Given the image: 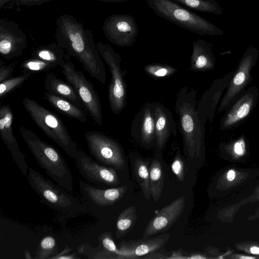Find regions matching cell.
<instances>
[{
    "instance_id": "11",
    "label": "cell",
    "mask_w": 259,
    "mask_h": 259,
    "mask_svg": "<svg viewBox=\"0 0 259 259\" xmlns=\"http://www.w3.org/2000/svg\"><path fill=\"white\" fill-rule=\"evenodd\" d=\"M185 200V197L182 195L161 208L148 223L143 237H150L169 230L183 211Z\"/></svg>"
},
{
    "instance_id": "13",
    "label": "cell",
    "mask_w": 259,
    "mask_h": 259,
    "mask_svg": "<svg viewBox=\"0 0 259 259\" xmlns=\"http://www.w3.org/2000/svg\"><path fill=\"white\" fill-rule=\"evenodd\" d=\"M131 134L135 140L144 147L150 148L156 144L152 103H146L135 116L131 124Z\"/></svg>"
},
{
    "instance_id": "19",
    "label": "cell",
    "mask_w": 259,
    "mask_h": 259,
    "mask_svg": "<svg viewBox=\"0 0 259 259\" xmlns=\"http://www.w3.org/2000/svg\"><path fill=\"white\" fill-rule=\"evenodd\" d=\"M213 56L211 45L201 39L192 43L190 69L193 71H202L213 67Z\"/></svg>"
},
{
    "instance_id": "9",
    "label": "cell",
    "mask_w": 259,
    "mask_h": 259,
    "mask_svg": "<svg viewBox=\"0 0 259 259\" xmlns=\"http://www.w3.org/2000/svg\"><path fill=\"white\" fill-rule=\"evenodd\" d=\"M75 160L80 175L88 182L99 186L119 184V178L114 167L100 164L82 150L78 151Z\"/></svg>"
},
{
    "instance_id": "28",
    "label": "cell",
    "mask_w": 259,
    "mask_h": 259,
    "mask_svg": "<svg viewBox=\"0 0 259 259\" xmlns=\"http://www.w3.org/2000/svg\"><path fill=\"white\" fill-rule=\"evenodd\" d=\"M32 56L44 61L50 62L57 66L64 61L62 51L56 47L40 48L35 51Z\"/></svg>"
},
{
    "instance_id": "42",
    "label": "cell",
    "mask_w": 259,
    "mask_h": 259,
    "mask_svg": "<svg viewBox=\"0 0 259 259\" xmlns=\"http://www.w3.org/2000/svg\"><path fill=\"white\" fill-rule=\"evenodd\" d=\"M254 257L252 256H241L240 257V258L241 259H248V258H254Z\"/></svg>"
},
{
    "instance_id": "38",
    "label": "cell",
    "mask_w": 259,
    "mask_h": 259,
    "mask_svg": "<svg viewBox=\"0 0 259 259\" xmlns=\"http://www.w3.org/2000/svg\"><path fill=\"white\" fill-rule=\"evenodd\" d=\"M235 172L233 170H230L227 175V179L230 181H232L235 178Z\"/></svg>"
},
{
    "instance_id": "33",
    "label": "cell",
    "mask_w": 259,
    "mask_h": 259,
    "mask_svg": "<svg viewBox=\"0 0 259 259\" xmlns=\"http://www.w3.org/2000/svg\"><path fill=\"white\" fill-rule=\"evenodd\" d=\"M71 248L67 245H65L64 248L60 252L54 256L52 259H77L80 258L77 256L75 252L70 253Z\"/></svg>"
},
{
    "instance_id": "6",
    "label": "cell",
    "mask_w": 259,
    "mask_h": 259,
    "mask_svg": "<svg viewBox=\"0 0 259 259\" xmlns=\"http://www.w3.org/2000/svg\"><path fill=\"white\" fill-rule=\"evenodd\" d=\"M60 66L66 81L75 89L83 107L94 122L101 126L103 123L101 103L93 84L72 62L63 61Z\"/></svg>"
},
{
    "instance_id": "10",
    "label": "cell",
    "mask_w": 259,
    "mask_h": 259,
    "mask_svg": "<svg viewBox=\"0 0 259 259\" xmlns=\"http://www.w3.org/2000/svg\"><path fill=\"white\" fill-rule=\"evenodd\" d=\"M108 39L119 47H129L134 44L139 30L135 19L128 14L110 16L105 25Z\"/></svg>"
},
{
    "instance_id": "1",
    "label": "cell",
    "mask_w": 259,
    "mask_h": 259,
    "mask_svg": "<svg viewBox=\"0 0 259 259\" xmlns=\"http://www.w3.org/2000/svg\"><path fill=\"white\" fill-rule=\"evenodd\" d=\"M197 103L196 91L185 86L178 93L175 106L184 152L191 159L200 155L203 143V123L197 110Z\"/></svg>"
},
{
    "instance_id": "30",
    "label": "cell",
    "mask_w": 259,
    "mask_h": 259,
    "mask_svg": "<svg viewBox=\"0 0 259 259\" xmlns=\"http://www.w3.org/2000/svg\"><path fill=\"white\" fill-rule=\"evenodd\" d=\"M57 66L40 59L32 57L22 63L21 65L24 73H36L49 70Z\"/></svg>"
},
{
    "instance_id": "20",
    "label": "cell",
    "mask_w": 259,
    "mask_h": 259,
    "mask_svg": "<svg viewBox=\"0 0 259 259\" xmlns=\"http://www.w3.org/2000/svg\"><path fill=\"white\" fill-rule=\"evenodd\" d=\"M44 86L47 92L65 98L81 107H83L73 87L68 82L57 77L53 72L47 74Z\"/></svg>"
},
{
    "instance_id": "23",
    "label": "cell",
    "mask_w": 259,
    "mask_h": 259,
    "mask_svg": "<svg viewBox=\"0 0 259 259\" xmlns=\"http://www.w3.org/2000/svg\"><path fill=\"white\" fill-rule=\"evenodd\" d=\"M149 170L150 194L153 200L157 202L164 186V175L161 162L157 159L153 160Z\"/></svg>"
},
{
    "instance_id": "3",
    "label": "cell",
    "mask_w": 259,
    "mask_h": 259,
    "mask_svg": "<svg viewBox=\"0 0 259 259\" xmlns=\"http://www.w3.org/2000/svg\"><path fill=\"white\" fill-rule=\"evenodd\" d=\"M158 16L199 35H222L224 31L201 16L171 0H146Z\"/></svg>"
},
{
    "instance_id": "15",
    "label": "cell",
    "mask_w": 259,
    "mask_h": 259,
    "mask_svg": "<svg viewBox=\"0 0 259 259\" xmlns=\"http://www.w3.org/2000/svg\"><path fill=\"white\" fill-rule=\"evenodd\" d=\"M155 134L156 145L158 149L162 150L170 136H177V124L170 111L159 102L152 103Z\"/></svg>"
},
{
    "instance_id": "4",
    "label": "cell",
    "mask_w": 259,
    "mask_h": 259,
    "mask_svg": "<svg viewBox=\"0 0 259 259\" xmlns=\"http://www.w3.org/2000/svg\"><path fill=\"white\" fill-rule=\"evenodd\" d=\"M22 104L34 123L71 158L75 159L79 150L61 119L35 100L25 98Z\"/></svg>"
},
{
    "instance_id": "25",
    "label": "cell",
    "mask_w": 259,
    "mask_h": 259,
    "mask_svg": "<svg viewBox=\"0 0 259 259\" xmlns=\"http://www.w3.org/2000/svg\"><path fill=\"white\" fill-rule=\"evenodd\" d=\"M187 9L215 15H221L223 9L215 0H171Z\"/></svg>"
},
{
    "instance_id": "8",
    "label": "cell",
    "mask_w": 259,
    "mask_h": 259,
    "mask_svg": "<svg viewBox=\"0 0 259 259\" xmlns=\"http://www.w3.org/2000/svg\"><path fill=\"white\" fill-rule=\"evenodd\" d=\"M84 137L90 154L97 161L117 170L124 168V151L118 142L98 131H88Z\"/></svg>"
},
{
    "instance_id": "32",
    "label": "cell",
    "mask_w": 259,
    "mask_h": 259,
    "mask_svg": "<svg viewBox=\"0 0 259 259\" xmlns=\"http://www.w3.org/2000/svg\"><path fill=\"white\" fill-rule=\"evenodd\" d=\"M171 168L178 180L182 182L185 178V162L181 155V152L178 150L174 157L171 164Z\"/></svg>"
},
{
    "instance_id": "22",
    "label": "cell",
    "mask_w": 259,
    "mask_h": 259,
    "mask_svg": "<svg viewBox=\"0 0 259 259\" xmlns=\"http://www.w3.org/2000/svg\"><path fill=\"white\" fill-rule=\"evenodd\" d=\"M253 100V96L248 93L238 100L225 118L222 127L231 126L247 116L252 108Z\"/></svg>"
},
{
    "instance_id": "41",
    "label": "cell",
    "mask_w": 259,
    "mask_h": 259,
    "mask_svg": "<svg viewBox=\"0 0 259 259\" xmlns=\"http://www.w3.org/2000/svg\"><path fill=\"white\" fill-rule=\"evenodd\" d=\"M106 2H110L113 3H124L128 1L129 0H105Z\"/></svg>"
},
{
    "instance_id": "40",
    "label": "cell",
    "mask_w": 259,
    "mask_h": 259,
    "mask_svg": "<svg viewBox=\"0 0 259 259\" xmlns=\"http://www.w3.org/2000/svg\"><path fill=\"white\" fill-rule=\"evenodd\" d=\"M24 258L26 259L33 258V257L31 256L29 251L27 249H25L24 251Z\"/></svg>"
},
{
    "instance_id": "12",
    "label": "cell",
    "mask_w": 259,
    "mask_h": 259,
    "mask_svg": "<svg viewBox=\"0 0 259 259\" xmlns=\"http://www.w3.org/2000/svg\"><path fill=\"white\" fill-rule=\"evenodd\" d=\"M13 112L9 105H2L0 107V135L2 140L10 150L14 161L23 175H25L28 166L25 155L20 149L18 143L13 132Z\"/></svg>"
},
{
    "instance_id": "27",
    "label": "cell",
    "mask_w": 259,
    "mask_h": 259,
    "mask_svg": "<svg viewBox=\"0 0 259 259\" xmlns=\"http://www.w3.org/2000/svg\"><path fill=\"white\" fill-rule=\"evenodd\" d=\"M58 246L55 238L46 236L39 241L34 259H52L58 254Z\"/></svg>"
},
{
    "instance_id": "35",
    "label": "cell",
    "mask_w": 259,
    "mask_h": 259,
    "mask_svg": "<svg viewBox=\"0 0 259 259\" xmlns=\"http://www.w3.org/2000/svg\"><path fill=\"white\" fill-rule=\"evenodd\" d=\"M234 151L238 155L241 156L244 154L245 151V143L243 138L235 143Z\"/></svg>"
},
{
    "instance_id": "14",
    "label": "cell",
    "mask_w": 259,
    "mask_h": 259,
    "mask_svg": "<svg viewBox=\"0 0 259 259\" xmlns=\"http://www.w3.org/2000/svg\"><path fill=\"white\" fill-rule=\"evenodd\" d=\"M169 238L170 234L165 233L152 237L150 236L137 240L122 241L119 246L121 259L142 258L164 247Z\"/></svg>"
},
{
    "instance_id": "18",
    "label": "cell",
    "mask_w": 259,
    "mask_h": 259,
    "mask_svg": "<svg viewBox=\"0 0 259 259\" xmlns=\"http://www.w3.org/2000/svg\"><path fill=\"white\" fill-rule=\"evenodd\" d=\"M79 188L83 195L96 205L105 207L112 205L120 200L127 191V186H122L107 189H100L80 179Z\"/></svg>"
},
{
    "instance_id": "31",
    "label": "cell",
    "mask_w": 259,
    "mask_h": 259,
    "mask_svg": "<svg viewBox=\"0 0 259 259\" xmlns=\"http://www.w3.org/2000/svg\"><path fill=\"white\" fill-rule=\"evenodd\" d=\"M31 73H24L1 82L0 84V98L3 99L8 94L20 86L31 76Z\"/></svg>"
},
{
    "instance_id": "36",
    "label": "cell",
    "mask_w": 259,
    "mask_h": 259,
    "mask_svg": "<svg viewBox=\"0 0 259 259\" xmlns=\"http://www.w3.org/2000/svg\"><path fill=\"white\" fill-rule=\"evenodd\" d=\"M167 258L169 259H187V256H185L182 253V251L181 249L177 250L174 251L172 252V254L170 256H168Z\"/></svg>"
},
{
    "instance_id": "16",
    "label": "cell",
    "mask_w": 259,
    "mask_h": 259,
    "mask_svg": "<svg viewBox=\"0 0 259 259\" xmlns=\"http://www.w3.org/2000/svg\"><path fill=\"white\" fill-rule=\"evenodd\" d=\"M257 54V50L253 47L249 48L245 53L239 68L221 102L219 108L220 111L223 110L229 104L247 82L250 69Z\"/></svg>"
},
{
    "instance_id": "29",
    "label": "cell",
    "mask_w": 259,
    "mask_h": 259,
    "mask_svg": "<svg viewBox=\"0 0 259 259\" xmlns=\"http://www.w3.org/2000/svg\"><path fill=\"white\" fill-rule=\"evenodd\" d=\"M145 72L155 78H162L174 74L177 69L169 65L159 63H152L144 67Z\"/></svg>"
},
{
    "instance_id": "5",
    "label": "cell",
    "mask_w": 259,
    "mask_h": 259,
    "mask_svg": "<svg viewBox=\"0 0 259 259\" xmlns=\"http://www.w3.org/2000/svg\"><path fill=\"white\" fill-rule=\"evenodd\" d=\"M28 180L31 188L38 194L41 201L55 210L65 214L86 211L87 207L77 198L29 167Z\"/></svg>"
},
{
    "instance_id": "17",
    "label": "cell",
    "mask_w": 259,
    "mask_h": 259,
    "mask_svg": "<svg viewBox=\"0 0 259 259\" xmlns=\"http://www.w3.org/2000/svg\"><path fill=\"white\" fill-rule=\"evenodd\" d=\"M99 244L93 247L86 243L78 246L77 251L90 259H121V252L114 242L111 232H105L98 238Z\"/></svg>"
},
{
    "instance_id": "26",
    "label": "cell",
    "mask_w": 259,
    "mask_h": 259,
    "mask_svg": "<svg viewBox=\"0 0 259 259\" xmlns=\"http://www.w3.org/2000/svg\"><path fill=\"white\" fill-rule=\"evenodd\" d=\"M134 171L138 183L144 197L149 200V170L146 162L142 158H137L134 162Z\"/></svg>"
},
{
    "instance_id": "2",
    "label": "cell",
    "mask_w": 259,
    "mask_h": 259,
    "mask_svg": "<svg viewBox=\"0 0 259 259\" xmlns=\"http://www.w3.org/2000/svg\"><path fill=\"white\" fill-rule=\"evenodd\" d=\"M19 130L39 166L58 185L68 192H72L73 177L61 153L29 129L20 126Z\"/></svg>"
},
{
    "instance_id": "7",
    "label": "cell",
    "mask_w": 259,
    "mask_h": 259,
    "mask_svg": "<svg viewBox=\"0 0 259 259\" xmlns=\"http://www.w3.org/2000/svg\"><path fill=\"white\" fill-rule=\"evenodd\" d=\"M99 51L109 66L111 81L108 89V98L111 111L118 114L126 105V88L124 79L125 71L121 69V58L109 45L100 44Z\"/></svg>"
},
{
    "instance_id": "37",
    "label": "cell",
    "mask_w": 259,
    "mask_h": 259,
    "mask_svg": "<svg viewBox=\"0 0 259 259\" xmlns=\"http://www.w3.org/2000/svg\"><path fill=\"white\" fill-rule=\"evenodd\" d=\"M187 259H205L206 258V257L205 256L199 254V253H192L189 255H187Z\"/></svg>"
},
{
    "instance_id": "24",
    "label": "cell",
    "mask_w": 259,
    "mask_h": 259,
    "mask_svg": "<svg viewBox=\"0 0 259 259\" xmlns=\"http://www.w3.org/2000/svg\"><path fill=\"white\" fill-rule=\"evenodd\" d=\"M137 218V209L135 206H130L124 209L119 214L116 220V238L125 236L133 228Z\"/></svg>"
},
{
    "instance_id": "21",
    "label": "cell",
    "mask_w": 259,
    "mask_h": 259,
    "mask_svg": "<svg viewBox=\"0 0 259 259\" xmlns=\"http://www.w3.org/2000/svg\"><path fill=\"white\" fill-rule=\"evenodd\" d=\"M44 97L58 111L80 122L87 121V115L82 107L72 102L47 92L45 93Z\"/></svg>"
},
{
    "instance_id": "34",
    "label": "cell",
    "mask_w": 259,
    "mask_h": 259,
    "mask_svg": "<svg viewBox=\"0 0 259 259\" xmlns=\"http://www.w3.org/2000/svg\"><path fill=\"white\" fill-rule=\"evenodd\" d=\"M14 71L13 67L11 66H5L1 63L0 64V83L12 77Z\"/></svg>"
},
{
    "instance_id": "39",
    "label": "cell",
    "mask_w": 259,
    "mask_h": 259,
    "mask_svg": "<svg viewBox=\"0 0 259 259\" xmlns=\"http://www.w3.org/2000/svg\"><path fill=\"white\" fill-rule=\"evenodd\" d=\"M250 252L252 254H259V247L257 246H252L250 249Z\"/></svg>"
}]
</instances>
